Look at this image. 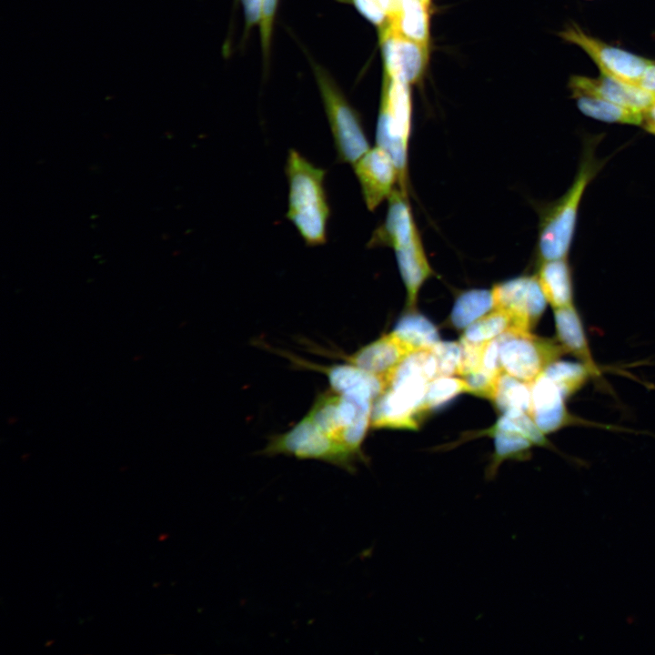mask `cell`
<instances>
[{
  "label": "cell",
  "instance_id": "obj_1",
  "mask_svg": "<svg viewBox=\"0 0 655 655\" xmlns=\"http://www.w3.org/2000/svg\"><path fill=\"white\" fill-rule=\"evenodd\" d=\"M371 413L372 401L332 389L318 396L305 418L331 448L335 466L353 473L358 462L368 460L362 444Z\"/></svg>",
  "mask_w": 655,
  "mask_h": 655
},
{
  "label": "cell",
  "instance_id": "obj_2",
  "mask_svg": "<svg viewBox=\"0 0 655 655\" xmlns=\"http://www.w3.org/2000/svg\"><path fill=\"white\" fill-rule=\"evenodd\" d=\"M288 184L286 217L308 247L328 240L330 207L325 189L327 170L315 166L294 148L288 150L285 165Z\"/></svg>",
  "mask_w": 655,
  "mask_h": 655
},
{
  "label": "cell",
  "instance_id": "obj_3",
  "mask_svg": "<svg viewBox=\"0 0 655 655\" xmlns=\"http://www.w3.org/2000/svg\"><path fill=\"white\" fill-rule=\"evenodd\" d=\"M429 382L427 360L422 351L408 356L395 369L386 388L372 407L374 428L412 429L425 410V397Z\"/></svg>",
  "mask_w": 655,
  "mask_h": 655
},
{
  "label": "cell",
  "instance_id": "obj_4",
  "mask_svg": "<svg viewBox=\"0 0 655 655\" xmlns=\"http://www.w3.org/2000/svg\"><path fill=\"white\" fill-rule=\"evenodd\" d=\"M592 146L590 142L587 145L572 186L542 218L538 240L539 262L567 257L574 235L580 199L599 167Z\"/></svg>",
  "mask_w": 655,
  "mask_h": 655
},
{
  "label": "cell",
  "instance_id": "obj_5",
  "mask_svg": "<svg viewBox=\"0 0 655 655\" xmlns=\"http://www.w3.org/2000/svg\"><path fill=\"white\" fill-rule=\"evenodd\" d=\"M409 85L384 75L376 130L377 146L393 160L399 189L407 194L408 151L411 128Z\"/></svg>",
  "mask_w": 655,
  "mask_h": 655
},
{
  "label": "cell",
  "instance_id": "obj_6",
  "mask_svg": "<svg viewBox=\"0 0 655 655\" xmlns=\"http://www.w3.org/2000/svg\"><path fill=\"white\" fill-rule=\"evenodd\" d=\"M312 68L331 130L337 160L354 165L369 149L360 116L331 76L318 64Z\"/></svg>",
  "mask_w": 655,
  "mask_h": 655
},
{
  "label": "cell",
  "instance_id": "obj_7",
  "mask_svg": "<svg viewBox=\"0 0 655 655\" xmlns=\"http://www.w3.org/2000/svg\"><path fill=\"white\" fill-rule=\"evenodd\" d=\"M501 370L519 380L532 383L566 351L553 338L531 332L508 331L499 337Z\"/></svg>",
  "mask_w": 655,
  "mask_h": 655
},
{
  "label": "cell",
  "instance_id": "obj_8",
  "mask_svg": "<svg viewBox=\"0 0 655 655\" xmlns=\"http://www.w3.org/2000/svg\"><path fill=\"white\" fill-rule=\"evenodd\" d=\"M492 290L495 308L510 314L515 332H531L542 317L547 299L537 276H520L496 284Z\"/></svg>",
  "mask_w": 655,
  "mask_h": 655
},
{
  "label": "cell",
  "instance_id": "obj_9",
  "mask_svg": "<svg viewBox=\"0 0 655 655\" xmlns=\"http://www.w3.org/2000/svg\"><path fill=\"white\" fill-rule=\"evenodd\" d=\"M561 38L579 46L596 63L601 74L637 85L652 60L608 45L571 24L559 33Z\"/></svg>",
  "mask_w": 655,
  "mask_h": 655
},
{
  "label": "cell",
  "instance_id": "obj_10",
  "mask_svg": "<svg viewBox=\"0 0 655 655\" xmlns=\"http://www.w3.org/2000/svg\"><path fill=\"white\" fill-rule=\"evenodd\" d=\"M384 75L407 84L417 82L428 60V45L404 36L386 23L379 28Z\"/></svg>",
  "mask_w": 655,
  "mask_h": 655
},
{
  "label": "cell",
  "instance_id": "obj_11",
  "mask_svg": "<svg viewBox=\"0 0 655 655\" xmlns=\"http://www.w3.org/2000/svg\"><path fill=\"white\" fill-rule=\"evenodd\" d=\"M363 199L374 211L393 192L398 171L390 156L380 146L370 148L354 165Z\"/></svg>",
  "mask_w": 655,
  "mask_h": 655
},
{
  "label": "cell",
  "instance_id": "obj_12",
  "mask_svg": "<svg viewBox=\"0 0 655 655\" xmlns=\"http://www.w3.org/2000/svg\"><path fill=\"white\" fill-rule=\"evenodd\" d=\"M574 97L590 96L645 113L654 103L655 96L637 85L600 74L597 78L572 76L569 82Z\"/></svg>",
  "mask_w": 655,
  "mask_h": 655
},
{
  "label": "cell",
  "instance_id": "obj_13",
  "mask_svg": "<svg viewBox=\"0 0 655 655\" xmlns=\"http://www.w3.org/2000/svg\"><path fill=\"white\" fill-rule=\"evenodd\" d=\"M530 392L529 415L545 435L575 420L566 408L567 398L560 388L544 374L530 383Z\"/></svg>",
  "mask_w": 655,
  "mask_h": 655
},
{
  "label": "cell",
  "instance_id": "obj_14",
  "mask_svg": "<svg viewBox=\"0 0 655 655\" xmlns=\"http://www.w3.org/2000/svg\"><path fill=\"white\" fill-rule=\"evenodd\" d=\"M415 352L393 331L360 348L347 359L350 364L376 376L386 385L399 364Z\"/></svg>",
  "mask_w": 655,
  "mask_h": 655
},
{
  "label": "cell",
  "instance_id": "obj_15",
  "mask_svg": "<svg viewBox=\"0 0 655 655\" xmlns=\"http://www.w3.org/2000/svg\"><path fill=\"white\" fill-rule=\"evenodd\" d=\"M420 235L413 218L407 195L399 188L388 196V207L384 223L374 232L369 247H390L398 248L419 238Z\"/></svg>",
  "mask_w": 655,
  "mask_h": 655
},
{
  "label": "cell",
  "instance_id": "obj_16",
  "mask_svg": "<svg viewBox=\"0 0 655 655\" xmlns=\"http://www.w3.org/2000/svg\"><path fill=\"white\" fill-rule=\"evenodd\" d=\"M557 340L566 353L573 355L592 373L593 378L601 377V370L590 351L580 315L575 306L553 309Z\"/></svg>",
  "mask_w": 655,
  "mask_h": 655
},
{
  "label": "cell",
  "instance_id": "obj_17",
  "mask_svg": "<svg viewBox=\"0 0 655 655\" xmlns=\"http://www.w3.org/2000/svg\"><path fill=\"white\" fill-rule=\"evenodd\" d=\"M394 250L407 291V309L415 310L420 287L434 274L433 269L427 258L421 237Z\"/></svg>",
  "mask_w": 655,
  "mask_h": 655
},
{
  "label": "cell",
  "instance_id": "obj_18",
  "mask_svg": "<svg viewBox=\"0 0 655 655\" xmlns=\"http://www.w3.org/2000/svg\"><path fill=\"white\" fill-rule=\"evenodd\" d=\"M318 368L327 374L337 392L373 401L384 390L381 379L353 364Z\"/></svg>",
  "mask_w": 655,
  "mask_h": 655
},
{
  "label": "cell",
  "instance_id": "obj_19",
  "mask_svg": "<svg viewBox=\"0 0 655 655\" xmlns=\"http://www.w3.org/2000/svg\"><path fill=\"white\" fill-rule=\"evenodd\" d=\"M537 277L553 309L574 305L571 270L567 257L541 261Z\"/></svg>",
  "mask_w": 655,
  "mask_h": 655
},
{
  "label": "cell",
  "instance_id": "obj_20",
  "mask_svg": "<svg viewBox=\"0 0 655 655\" xmlns=\"http://www.w3.org/2000/svg\"><path fill=\"white\" fill-rule=\"evenodd\" d=\"M428 9L425 0H398L387 23L404 36L428 45Z\"/></svg>",
  "mask_w": 655,
  "mask_h": 655
},
{
  "label": "cell",
  "instance_id": "obj_21",
  "mask_svg": "<svg viewBox=\"0 0 655 655\" xmlns=\"http://www.w3.org/2000/svg\"><path fill=\"white\" fill-rule=\"evenodd\" d=\"M481 434L494 438V452L485 472L489 480L496 477L499 466L505 460L528 459L530 457L531 448L535 446L528 437L517 431L492 427Z\"/></svg>",
  "mask_w": 655,
  "mask_h": 655
},
{
  "label": "cell",
  "instance_id": "obj_22",
  "mask_svg": "<svg viewBox=\"0 0 655 655\" xmlns=\"http://www.w3.org/2000/svg\"><path fill=\"white\" fill-rule=\"evenodd\" d=\"M494 308L492 290H466L458 295L454 303L450 322L458 329L466 328Z\"/></svg>",
  "mask_w": 655,
  "mask_h": 655
},
{
  "label": "cell",
  "instance_id": "obj_23",
  "mask_svg": "<svg viewBox=\"0 0 655 655\" xmlns=\"http://www.w3.org/2000/svg\"><path fill=\"white\" fill-rule=\"evenodd\" d=\"M392 331L414 351L428 349L439 341L437 327L416 309L402 316Z\"/></svg>",
  "mask_w": 655,
  "mask_h": 655
},
{
  "label": "cell",
  "instance_id": "obj_24",
  "mask_svg": "<svg viewBox=\"0 0 655 655\" xmlns=\"http://www.w3.org/2000/svg\"><path fill=\"white\" fill-rule=\"evenodd\" d=\"M579 109L592 118L630 125H640L644 122V114L623 106L590 96L575 97Z\"/></svg>",
  "mask_w": 655,
  "mask_h": 655
},
{
  "label": "cell",
  "instance_id": "obj_25",
  "mask_svg": "<svg viewBox=\"0 0 655 655\" xmlns=\"http://www.w3.org/2000/svg\"><path fill=\"white\" fill-rule=\"evenodd\" d=\"M530 398V383L502 372L491 401L502 414L510 410H521L529 414Z\"/></svg>",
  "mask_w": 655,
  "mask_h": 655
},
{
  "label": "cell",
  "instance_id": "obj_26",
  "mask_svg": "<svg viewBox=\"0 0 655 655\" xmlns=\"http://www.w3.org/2000/svg\"><path fill=\"white\" fill-rule=\"evenodd\" d=\"M513 329L510 314L503 309L494 308L465 328L462 340L481 344L492 340Z\"/></svg>",
  "mask_w": 655,
  "mask_h": 655
},
{
  "label": "cell",
  "instance_id": "obj_27",
  "mask_svg": "<svg viewBox=\"0 0 655 655\" xmlns=\"http://www.w3.org/2000/svg\"><path fill=\"white\" fill-rule=\"evenodd\" d=\"M542 374L553 380L567 398L593 378L590 370L581 362L559 359L549 364Z\"/></svg>",
  "mask_w": 655,
  "mask_h": 655
},
{
  "label": "cell",
  "instance_id": "obj_28",
  "mask_svg": "<svg viewBox=\"0 0 655 655\" xmlns=\"http://www.w3.org/2000/svg\"><path fill=\"white\" fill-rule=\"evenodd\" d=\"M461 393H469V387L464 378L448 376L432 379L428 384L425 397L426 412L440 408Z\"/></svg>",
  "mask_w": 655,
  "mask_h": 655
},
{
  "label": "cell",
  "instance_id": "obj_29",
  "mask_svg": "<svg viewBox=\"0 0 655 655\" xmlns=\"http://www.w3.org/2000/svg\"><path fill=\"white\" fill-rule=\"evenodd\" d=\"M429 349L436 358L438 377L458 375L462 356L460 342L438 341Z\"/></svg>",
  "mask_w": 655,
  "mask_h": 655
},
{
  "label": "cell",
  "instance_id": "obj_30",
  "mask_svg": "<svg viewBox=\"0 0 655 655\" xmlns=\"http://www.w3.org/2000/svg\"><path fill=\"white\" fill-rule=\"evenodd\" d=\"M351 2L366 19L380 28L388 22L398 0H351Z\"/></svg>",
  "mask_w": 655,
  "mask_h": 655
},
{
  "label": "cell",
  "instance_id": "obj_31",
  "mask_svg": "<svg viewBox=\"0 0 655 655\" xmlns=\"http://www.w3.org/2000/svg\"><path fill=\"white\" fill-rule=\"evenodd\" d=\"M502 372H493L479 368L463 376L469 387V393L491 400Z\"/></svg>",
  "mask_w": 655,
  "mask_h": 655
},
{
  "label": "cell",
  "instance_id": "obj_32",
  "mask_svg": "<svg viewBox=\"0 0 655 655\" xmlns=\"http://www.w3.org/2000/svg\"><path fill=\"white\" fill-rule=\"evenodd\" d=\"M278 0H264L263 16L260 23V40L265 65L270 55L273 25L277 9Z\"/></svg>",
  "mask_w": 655,
  "mask_h": 655
},
{
  "label": "cell",
  "instance_id": "obj_33",
  "mask_svg": "<svg viewBox=\"0 0 655 655\" xmlns=\"http://www.w3.org/2000/svg\"><path fill=\"white\" fill-rule=\"evenodd\" d=\"M245 18V35L253 26L260 25L263 16L264 0H240Z\"/></svg>",
  "mask_w": 655,
  "mask_h": 655
},
{
  "label": "cell",
  "instance_id": "obj_34",
  "mask_svg": "<svg viewBox=\"0 0 655 655\" xmlns=\"http://www.w3.org/2000/svg\"><path fill=\"white\" fill-rule=\"evenodd\" d=\"M638 86L655 96V61H651V63L648 66L640 77Z\"/></svg>",
  "mask_w": 655,
  "mask_h": 655
},
{
  "label": "cell",
  "instance_id": "obj_35",
  "mask_svg": "<svg viewBox=\"0 0 655 655\" xmlns=\"http://www.w3.org/2000/svg\"><path fill=\"white\" fill-rule=\"evenodd\" d=\"M646 124L655 125V103L644 113Z\"/></svg>",
  "mask_w": 655,
  "mask_h": 655
},
{
  "label": "cell",
  "instance_id": "obj_36",
  "mask_svg": "<svg viewBox=\"0 0 655 655\" xmlns=\"http://www.w3.org/2000/svg\"><path fill=\"white\" fill-rule=\"evenodd\" d=\"M646 129L655 135V125L646 124Z\"/></svg>",
  "mask_w": 655,
  "mask_h": 655
}]
</instances>
